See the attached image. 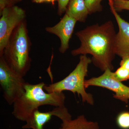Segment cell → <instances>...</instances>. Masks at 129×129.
<instances>
[{
  "label": "cell",
  "mask_w": 129,
  "mask_h": 129,
  "mask_svg": "<svg viewBox=\"0 0 129 129\" xmlns=\"http://www.w3.org/2000/svg\"><path fill=\"white\" fill-rule=\"evenodd\" d=\"M116 34L111 21L101 25L96 24L87 26L75 34L80 45L73 50L71 54L74 56L90 54L92 56V62L102 72L107 69L112 70Z\"/></svg>",
  "instance_id": "6da1fadb"
},
{
  "label": "cell",
  "mask_w": 129,
  "mask_h": 129,
  "mask_svg": "<svg viewBox=\"0 0 129 129\" xmlns=\"http://www.w3.org/2000/svg\"><path fill=\"white\" fill-rule=\"evenodd\" d=\"M45 85L44 82L36 84L26 83L23 94L13 104L12 114L14 117L25 122L40 106L64 107L66 98L63 92L48 93L44 90Z\"/></svg>",
  "instance_id": "7a4b0ae2"
},
{
  "label": "cell",
  "mask_w": 129,
  "mask_h": 129,
  "mask_svg": "<svg viewBox=\"0 0 129 129\" xmlns=\"http://www.w3.org/2000/svg\"><path fill=\"white\" fill-rule=\"evenodd\" d=\"M31 42L25 20L16 28L11 36L2 56L11 68L24 77L30 69Z\"/></svg>",
  "instance_id": "3957f363"
},
{
  "label": "cell",
  "mask_w": 129,
  "mask_h": 129,
  "mask_svg": "<svg viewBox=\"0 0 129 129\" xmlns=\"http://www.w3.org/2000/svg\"><path fill=\"white\" fill-rule=\"evenodd\" d=\"M92 60L86 55H81L76 68L66 78L58 82L44 86L45 91L48 92H61L68 90L80 96L83 102L93 105L92 95L86 91L85 78L88 76V69Z\"/></svg>",
  "instance_id": "277c9868"
},
{
  "label": "cell",
  "mask_w": 129,
  "mask_h": 129,
  "mask_svg": "<svg viewBox=\"0 0 129 129\" xmlns=\"http://www.w3.org/2000/svg\"><path fill=\"white\" fill-rule=\"evenodd\" d=\"M26 83L23 76L12 69L0 56V85L3 97L9 105H13L23 94Z\"/></svg>",
  "instance_id": "5b68a950"
},
{
  "label": "cell",
  "mask_w": 129,
  "mask_h": 129,
  "mask_svg": "<svg viewBox=\"0 0 129 129\" xmlns=\"http://www.w3.org/2000/svg\"><path fill=\"white\" fill-rule=\"evenodd\" d=\"M0 15L1 56L14 29L25 20L26 15L24 10L15 6L5 8Z\"/></svg>",
  "instance_id": "8992f818"
},
{
  "label": "cell",
  "mask_w": 129,
  "mask_h": 129,
  "mask_svg": "<svg viewBox=\"0 0 129 129\" xmlns=\"http://www.w3.org/2000/svg\"><path fill=\"white\" fill-rule=\"evenodd\" d=\"M112 71L107 69L101 76L86 80V89L90 86L106 88L115 93L113 95L114 98L127 104L129 100V87L118 80Z\"/></svg>",
  "instance_id": "52a82bcc"
},
{
  "label": "cell",
  "mask_w": 129,
  "mask_h": 129,
  "mask_svg": "<svg viewBox=\"0 0 129 129\" xmlns=\"http://www.w3.org/2000/svg\"><path fill=\"white\" fill-rule=\"evenodd\" d=\"M111 12L117 22L118 31L116 34L114 51L115 55L122 59L129 57V22L118 14L113 5V0H108Z\"/></svg>",
  "instance_id": "ba28073f"
},
{
  "label": "cell",
  "mask_w": 129,
  "mask_h": 129,
  "mask_svg": "<svg viewBox=\"0 0 129 129\" xmlns=\"http://www.w3.org/2000/svg\"><path fill=\"white\" fill-rule=\"evenodd\" d=\"M53 116H56L62 122L72 119V115L65 106L56 107L52 111L41 112L39 109L35 110L23 125V129H44L45 125L49 122Z\"/></svg>",
  "instance_id": "9c48e42d"
},
{
  "label": "cell",
  "mask_w": 129,
  "mask_h": 129,
  "mask_svg": "<svg viewBox=\"0 0 129 129\" xmlns=\"http://www.w3.org/2000/svg\"><path fill=\"white\" fill-rule=\"evenodd\" d=\"M77 22L75 19L65 13L55 25L45 28L46 32L55 35L60 39L61 45L59 50L61 53H65L69 48L70 40Z\"/></svg>",
  "instance_id": "30bf717a"
},
{
  "label": "cell",
  "mask_w": 129,
  "mask_h": 129,
  "mask_svg": "<svg viewBox=\"0 0 129 129\" xmlns=\"http://www.w3.org/2000/svg\"><path fill=\"white\" fill-rule=\"evenodd\" d=\"M66 13L78 22H85L89 14L84 0H70Z\"/></svg>",
  "instance_id": "8fae6325"
},
{
  "label": "cell",
  "mask_w": 129,
  "mask_h": 129,
  "mask_svg": "<svg viewBox=\"0 0 129 129\" xmlns=\"http://www.w3.org/2000/svg\"><path fill=\"white\" fill-rule=\"evenodd\" d=\"M59 129H99L98 123L89 121L84 115L62 122Z\"/></svg>",
  "instance_id": "7c38bea8"
},
{
  "label": "cell",
  "mask_w": 129,
  "mask_h": 129,
  "mask_svg": "<svg viewBox=\"0 0 129 129\" xmlns=\"http://www.w3.org/2000/svg\"><path fill=\"white\" fill-rule=\"evenodd\" d=\"M116 124L121 129H129V112H122L117 116Z\"/></svg>",
  "instance_id": "4fadbf2b"
},
{
  "label": "cell",
  "mask_w": 129,
  "mask_h": 129,
  "mask_svg": "<svg viewBox=\"0 0 129 129\" xmlns=\"http://www.w3.org/2000/svg\"><path fill=\"white\" fill-rule=\"evenodd\" d=\"M89 14L102 11V6L101 4L103 0H84Z\"/></svg>",
  "instance_id": "5bb4252c"
},
{
  "label": "cell",
  "mask_w": 129,
  "mask_h": 129,
  "mask_svg": "<svg viewBox=\"0 0 129 129\" xmlns=\"http://www.w3.org/2000/svg\"><path fill=\"white\" fill-rule=\"evenodd\" d=\"M114 73V76L119 81H125L129 80V70L120 67Z\"/></svg>",
  "instance_id": "9a60e30c"
},
{
  "label": "cell",
  "mask_w": 129,
  "mask_h": 129,
  "mask_svg": "<svg viewBox=\"0 0 129 129\" xmlns=\"http://www.w3.org/2000/svg\"><path fill=\"white\" fill-rule=\"evenodd\" d=\"M113 5L117 12L123 10L129 11V0H114Z\"/></svg>",
  "instance_id": "2e32d148"
},
{
  "label": "cell",
  "mask_w": 129,
  "mask_h": 129,
  "mask_svg": "<svg viewBox=\"0 0 129 129\" xmlns=\"http://www.w3.org/2000/svg\"><path fill=\"white\" fill-rule=\"evenodd\" d=\"M20 1V0H0V13L5 8L14 6L15 4Z\"/></svg>",
  "instance_id": "e0dca14e"
},
{
  "label": "cell",
  "mask_w": 129,
  "mask_h": 129,
  "mask_svg": "<svg viewBox=\"0 0 129 129\" xmlns=\"http://www.w3.org/2000/svg\"><path fill=\"white\" fill-rule=\"evenodd\" d=\"M70 0H58V14L61 15L66 11L67 7Z\"/></svg>",
  "instance_id": "ac0fdd59"
},
{
  "label": "cell",
  "mask_w": 129,
  "mask_h": 129,
  "mask_svg": "<svg viewBox=\"0 0 129 129\" xmlns=\"http://www.w3.org/2000/svg\"><path fill=\"white\" fill-rule=\"evenodd\" d=\"M120 67H124L129 70V57L122 59L120 63Z\"/></svg>",
  "instance_id": "d6986e66"
},
{
  "label": "cell",
  "mask_w": 129,
  "mask_h": 129,
  "mask_svg": "<svg viewBox=\"0 0 129 129\" xmlns=\"http://www.w3.org/2000/svg\"><path fill=\"white\" fill-rule=\"evenodd\" d=\"M37 3H41L45 1V0H34Z\"/></svg>",
  "instance_id": "ffe728a7"
},
{
  "label": "cell",
  "mask_w": 129,
  "mask_h": 129,
  "mask_svg": "<svg viewBox=\"0 0 129 129\" xmlns=\"http://www.w3.org/2000/svg\"><path fill=\"white\" fill-rule=\"evenodd\" d=\"M55 0H45V1L47 2H51L53 3L54 2Z\"/></svg>",
  "instance_id": "44dd1931"
},
{
  "label": "cell",
  "mask_w": 129,
  "mask_h": 129,
  "mask_svg": "<svg viewBox=\"0 0 129 129\" xmlns=\"http://www.w3.org/2000/svg\"><path fill=\"white\" fill-rule=\"evenodd\" d=\"M113 1H114V0H113Z\"/></svg>",
  "instance_id": "7402d4cb"
}]
</instances>
